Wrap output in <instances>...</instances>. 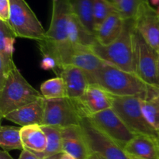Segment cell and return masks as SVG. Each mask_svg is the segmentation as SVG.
I'll return each mask as SVG.
<instances>
[{
	"label": "cell",
	"mask_w": 159,
	"mask_h": 159,
	"mask_svg": "<svg viewBox=\"0 0 159 159\" xmlns=\"http://www.w3.org/2000/svg\"><path fill=\"white\" fill-rule=\"evenodd\" d=\"M115 10L116 8L110 0H93L95 35L99 25Z\"/></svg>",
	"instance_id": "27"
},
{
	"label": "cell",
	"mask_w": 159,
	"mask_h": 159,
	"mask_svg": "<svg viewBox=\"0 0 159 159\" xmlns=\"http://www.w3.org/2000/svg\"><path fill=\"white\" fill-rule=\"evenodd\" d=\"M150 2L152 6H159V0H150Z\"/></svg>",
	"instance_id": "36"
},
{
	"label": "cell",
	"mask_w": 159,
	"mask_h": 159,
	"mask_svg": "<svg viewBox=\"0 0 159 159\" xmlns=\"http://www.w3.org/2000/svg\"><path fill=\"white\" fill-rule=\"evenodd\" d=\"M18 159H41L36 154L27 149H23Z\"/></svg>",
	"instance_id": "31"
},
{
	"label": "cell",
	"mask_w": 159,
	"mask_h": 159,
	"mask_svg": "<svg viewBox=\"0 0 159 159\" xmlns=\"http://www.w3.org/2000/svg\"><path fill=\"white\" fill-rule=\"evenodd\" d=\"M135 28L146 42L155 51L159 50V14L144 0L134 17Z\"/></svg>",
	"instance_id": "11"
},
{
	"label": "cell",
	"mask_w": 159,
	"mask_h": 159,
	"mask_svg": "<svg viewBox=\"0 0 159 159\" xmlns=\"http://www.w3.org/2000/svg\"><path fill=\"white\" fill-rule=\"evenodd\" d=\"M126 153L138 159H159L158 138L137 134L124 148Z\"/></svg>",
	"instance_id": "18"
},
{
	"label": "cell",
	"mask_w": 159,
	"mask_h": 159,
	"mask_svg": "<svg viewBox=\"0 0 159 159\" xmlns=\"http://www.w3.org/2000/svg\"><path fill=\"white\" fill-rule=\"evenodd\" d=\"M40 68L45 71H53L59 76L61 67L57 61L51 55H42Z\"/></svg>",
	"instance_id": "29"
},
{
	"label": "cell",
	"mask_w": 159,
	"mask_h": 159,
	"mask_svg": "<svg viewBox=\"0 0 159 159\" xmlns=\"http://www.w3.org/2000/svg\"><path fill=\"white\" fill-rule=\"evenodd\" d=\"M69 2L73 12L84 26L95 35L93 0H69Z\"/></svg>",
	"instance_id": "22"
},
{
	"label": "cell",
	"mask_w": 159,
	"mask_h": 159,
	"mask_svg": "<svg viewBox=\"0 0 159 159\" xmlns=\"http://www.w3.org/2000/svg\"><path fill=\"white\" fill-rule=\"evenodd\" d=\"M10 13L8 23L16 37L34 40L45 39L46 32L26 0H9Z\"/></svg>",
	"instance_id": "5"
},
{
	"label": "cell",
	"mask_w": 159,
	"mask_h": 159,
	"mask_svg": "<svg viewBox=\"0 0 159 159\" xmlns=\"http://www.w3.org/2000/svg\"><path fill=\"white\" fill-rule=\"evenodd\" d=\"M84 114L78 100L69 98L46 99L44 120L43 125L65 127L80 125Z\"/></svg>",
	"instance_id": "8"
},
{
	"label": "cell",
	"mask_w": 159,
	"mask_h": 159,
	"mask_svg": "<svg viewBox=\"0 0 159 159\" xmlns=\"http://www.w3.org/2000/svg\"><path fill=\"white\" fill-rule=\"evenodd\" d=\"M0 159H13V158L9 155L8 152L2 150L0 152Z\"/></svg>",
	"instance_id": "32"
},
{
	"label": "cell",
	"mask_w": 159,
	"mask_h": 159,
	"mask_svg": "<svg viewBox=\"0 0 159 159\" xmlns=\"http://www.w3.org/2000/svg\"><path fill=\"white\" fill-rule=\"evenodd\" d=\"M69 0H51V18L46 37L37 42L42 55H51L61 69L68 63L73 47L68 42V26L72 13Z\"/></svg>",
	"instance_id": "1"
},
{
	"label": "cell",
	"mask_w": 159,
	"mask_h": 159,
	"mask_svg": "<svg viewBox=\"0 0 159 159\" xmlns=\"http://www.w3.org/2000/svg\"><path fill=\"white\" fill-rule=\"evenodd\" d=\"M130 159H138V158H133V157H130Z\"/></svg>",
	"instance_id": "39"
},
{
	"label": "cell",
	"mask_w": 159,
	"mask_h": 159,
	"mask_svg": "<svg viewBox=\"0 0 159 159\" xmlns=\"http://www.w3.org/2000/svg\"><path fill=\"white\" fill-rule=\"evenodd\" d=\"M20 135L23 149H27L38 156L45 152L47 137L40 125L34 124L21 127Z\"/></svg>",
	"instance_id": "20"
},
{
	"label": "cell",
	"mask_w": 159,
	"mask_h": 159,
	"mask_svg": "<svg viewBox=\"0 0 159 159\" xmlns=\"http://www.w3.org/2000/svg\"><path fill=\"white\" fill-rule=\"evenodd\" d=\"M62 150L77 159H86L91 155L80 125L62 128Z\"/></svg>",
	"instance_id": "16"
},
{
	"label": "cell",
	"mask_w": 159,
	"mask_h": 159,
	"mask_svg": "<svg viewBox=\"0 0 159 159\" xmlns=\"http://www.w3.org/2000/svg\"><path fill=\"white\" fill-rule=\"evenodd\" d=\"M68 42L71 46L90 48L97 42L96 36L84 26L77 16L72 12L68 26Z\"/></svg>",
	"instance_id": "21"
},
{
	"label": "cell",
	"mask_w": 159,
	"mask_h": 159,
	"mask_svg": "<svg viewBox=\"0 0 159 159\" xmlns=\"http://www.w3.org/2000/svg\"><path fill=\"white\" fill-rule=\"evenodd\" d=\"M80 127L92 153L105 159H130L124 149L99 129L89 117L82 118Z\"/></svg>",
	"instance_id": "9"
},
{
	"label": "cell",
	"mask_w": 159,
	"mask_h": 159,
	"mask_svg": "<svg viewBox=\"0 0 159 159\" xmlns=\"http://www.w3.org/2000/svg\"><path fill=\"white\" fill-rule=\"evenodd\" d=\"M16 37L8 22L0 20V84L14 68H17L13 61Z\"/></svg>",
	"instance_id": "13"
},
{
	"label": "cell",
	"mask_w": 159,
	"mask_h": 159,
	"mask_svg": "<svg viewBox=\"0 0 159 159\" xmlns=\"http://www.w3.org/2000/svg\"><path fill=\"white\" fill-rule=\"evenodd\" d=\"M157 11H158V14H159V6H158V9H157Z\"/></svg>",
	"instance_id": "40"
},
{
	"label": "cell",
	"mask_w": 159,
	"mask_h": 159,
	"mask_svg": "<svg viewBox=\"0 0 159 159\" xmlns=\"http://www.w3.org/2000/svg\"><path fill=\"white\" fill-rule=\"evenodd\" d=\"M46 99L43 97L8 113L3 118L21 126H42L44 120Z\"/></svg>",
	"instance_id": "14"
},
{
	"label": "cell",
	"mask_w": 159,
	"mask_h": 159,
	"mask_svg": "<svg viewBox=\"0 0 159 159\" xmlns=\"http://www.w3.org/2000/svg\"><path fill=\"white\" fill-rule=\"evenodd\" d=\"M124 20L117 10L113 11L99 25L96 32V38L101 45L107 46L116 40L124 29Z\"/></svg>",
	"instance_id": "19"
},
{
	"label": "cell",
	"mask_w": 159,
	"mask_h": 159,
	"mask_svg": "<svg viewBox=\"0 0 159 159\" xmlns=\"http://www.w3.org/2000/svg\"><path fill=\"white\" fill-rule=\"evenodd\" d=\"M144 0H120L115 8L124 20H134Z\"/></svg>",
	"instance_id": "28"
},
{
	"label": "cell",
	"mask_w": 159,
	"mask_h": 159,
	"mask_svg": "<svg viewBox=\"0 0 159 159\" xmlns=\"http://www.w3.org/2000/svg\"><path fill=\"white\" fill-rule=\"evenodd\" d=\"M88 117L124 149L136 136L113 108L103 110Z\"/></svg>",
	"instance_id": "10"
},
{
	"label": "cell",
	"mask_w": 159,
	"mask_h": 159,
	"mask_svg": "<svg viewBox=\"0 0 159 159\" xmlns=\"http://www.w3.org/2000/svg\"><path fill=\"white\" fill-rule=\"evenodd\" d=\"M62 153H63V152L59 154H56V155H51V156L45 157V158L43 159H61V158Z\"/></svg>",
	"instance_id": "33"
},
{
	"label": "cell",
	"mask_w": 159,
	"mask_h": 159,
	"mask_svg": "<svg viewBox=\"0 0 159 159\" xmlns=\"http://www.w3.org/2000/svg\"><path fill=\"white\" fill-rule=\"evenodd\" d=\"M157 51L144 40L135 28L134 32V73L141 80L159 87Z\"/></svg>",
	"instance_id": "7"
},
{
	"label": "cell",
	"mask_w": 159,
	"mask_h": 159,
	"mask_svg": "<svg viewBox=\"0 0 159 159\" xmlns=\"http://www.w3.org/2000/svg\"><path fill=\"white\" fill-rule=\"evenodd\" d=\"M72 47V51L66 65H74L82 69L88 75L90 84L93 83L94 76L104 66L106 62L101 60L90 48L79 46Z\"/></svg>",
	"instance_id": "17"
},
{
	"label": "cell",
	"mask_w": 159,
	"mask_h": 159,
	"mask_svg": "<svg viewBox=\"0 0 159 159\" xmlns=\"http://www.w3.org/2000/svg\"><path fill=\"white\" fill-rule=\"evenodd\" d=\"M93 83L99 84L116 96L148 99L159 93V87L148 85L134 73L124 71L107 63L94 76Z\"/></svg>",
	"instance_id": "2"
},
{
	"label": "cell",
	"mask_w": 159,
	"mask_h": 159,
	"mask_svg": "<svg viewBox=\"0 0 159 159\" xmlns=\"http://www.w3.org/2000/svg\"><path fill=\"white\" fill-rule=\"evenodd\" d=\"M40 93L47 100L66 98V87L63 79L57 76L45 81L40 85Z\"/></svg>",
	"instance_id": "25"
},
{
	"label": "cell",
	"mask_w": 159,
	"mask_h": 159,
	"mask_svg": "<svg viewBox=\"0 0 159 159\" xmlns=\"http://www.w3.org/2000/svg\"><path fill=\"white\" fill-rule=\"evenodd\" d=\"M86 159H105V158H102V157L100 156V155H97V154L92 153Z\"/></svg>",
	"instance_id": "34"
},
{
	"label": "cell",
	"mask_w": 159,
	"mask_h": 159,
	"mask_svg": "<svg viewBox=\"0 0 159 159\" xmlns=\"http://www.w3.org/2000/svg\"><path fill=\"white\" fill-rule=\"evenodd\" d=\"M21 128L12 126H2L0 127V146L2 150L9 152L12 150H23Z\"/></svg>",
	"instance_id": "24"
},
{
	"label": "cell",
	"mask_w": 159,
	"mask_h": 159,
	"mask_svg": "<svg viewBox=\"0 0 159 159\" xmlns=\"http://www.w3.org/2000/svg\"><path fill=\"white\" fill-rule=\"evenodd\" d=\"M42 129L46 134L47 148L40 155V158L63 152L62 150V128L55 126L42 125ZM38 156V155H37Z\"/></svg>",
	"instance_id": "23"
},
{
	"label": "cell",
	"mask_w": 159,
	"mask_h": 159,
	"mask_svg": "<svg viewBox=\"0 0 159 159\" xmlns=\"http://www.w3.org/2000/svg\"><path fill=\"white\" fill-rule=\"evenodd\" d=\"M134 20H124L120 37L110 44L103 46L96 42L90 49L106 63L134 73Z\"/></svg>",
	"instance_id": "3"
},
{
	"label": "cell",
	"mask_w": 159,
	"mask_h": 159,
	"mask_svg": "<svg viewBox=\"0 0 159 159\" xmlns=\"http://www.w3.org/2000/svg\"><path fill=\"white\" fill-rule=\"evenodd\" d=\"M61 159H77V158H75L74 156L69 155V154L63 152V153H62L61 158Z\"/></svg>",
	"instance_id": "35"
},
{
	"label": "cell",
	"mask_w": 159,
	"mask_h": 159,
	"mask_svg": "<svg viewBox=\"0 0 159 159\" xmlns=\"http://www.w3.org/2000/svg\"><path fill=\"white\" fill-rule=\"evenodd\" d=\"M79 102L85 116H90L112 108L113 96L99 84L92 83Z\"/></svg>",
	"instance_id": "12"
},
{
	"label": "cell",
	"mask_w": 159,
	"mask_h": 159,
	"mask_svg": "<svg viewBox=\"0 0 159 159\" xmlns=\"http://www.w3.org/2000/svg\"><path fill=\"white\" fill-rule=\"evenodd\" d=\"M110 1H111L112 2H113V5H115V4H116V3L119 2L120 0H110Z\"/></svg>",
	"instance_id": "38"
},
{
	"label": "cell",
	"mask_w": 159,
	"mask_h": 159,
	"mask_svg": "<svg viewBox=\"0 0 159 159\" xmlns=\"http://www.w3.org/2000/svg\"><path fill=\"white\" fill-rule=\"evenodd\" d=\"M10 13V1L0 0V20L8 22Z\"/></svg>",
	"instance_id": "30"
},
{
	"label": "cell",
	"mask_w": 159,
	"mask_h": 159,
	"mask_svg": "<svg viewBox=\"0 0 159 159\" xmlns=\"http://www.w3.org/2000/svg\"><path fill=\"white\" fill-rule=\"evenodd\" d=\"M59 76L65 82L67 97L73 100L79 101L84 96L90 84L86 73L74 65H64Z\"/></svg>",
	"instance_id": "15"
},
{
	"label": "cell",
	"mask_w": 159,
	"mask_h": 159,
	"mask_svg": "<svg viewBox=\"0 0 159 159\" xmlns=\"http://www.w3.org/2000/svg\"><path fill=\"white\" fill-rule=\"evenodd\" d=\"M141 106L146 120L159 132V93L148 99H141Z\"/></svg>",
	"instance_id": "26"
},
{
	"label": "cell",
	"mask_w": 159,
	"mask_h": 159,
	"mask_svg": "<svg viewBox=\"0 0 159 159\" xmlns=\"http://www.w3.org/2000/svg\"><path fill=\"white\" fill-rule=\"evenodd\" d=\"M158 145H159V136H158Z\"/></svg>",
	"instance_id": "41"
},
{
	"label": "cell",
	"mask_w": 159,
	"mask_h": 159,
	"mask_svg": "<svg viewBox=\"0 0 159 159\" xmlns=\"http://www.w3.org/2000/svg\"><path fill=\"white\" fill-rule=\"evenodd\" d=\"M112 108L134 134L158 138L159 132L149 124L143 113L140 98L113 96Z\"/></svg>",
	"instance_id": "6"
},
{
	"label": "cell",
	"mask_w": 159,
	"mask_h": 159,
	"mask_svg": "<svg viewBox=\"0 0 159 159\" xmlns=\"http://www.w3.org/2000/svg\"><path fill=\"white\" fill-rule=\"evenodd\" d=\"M42 97L41 93L26 81L20 70L14 68L0 84V116L3 118Z\"/></svg>",
	"instance_id": "4"
},
{
	"label": "cell",
	"mask_w": 159,
	"mask_h": 159,
	"mask_svg": "<svg viewBox=\"0 0 159 159\" xmlns=\"http://www.w3.org/2000/svg\"><path fill=\"white\" fill-rule=\"evenodd\" d=\"M157 55H158V63H157V68H158V77L159 82V50L157 51Z\"/></svg>",
	"instance_id": "37"
}]
</instances>
